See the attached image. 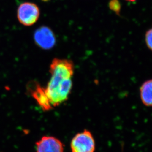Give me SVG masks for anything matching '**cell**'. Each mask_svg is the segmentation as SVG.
Listing matches in <instances>:
<instances>
[{"instance_id": "cell-6", "label": "cell", "mask_w": 152, "mask_h": 152, "mask_svg": "<svg viewBox=\"0 0 152 152\" xmlns=\"http://www.w3.org/2000/svg\"><path fill=\"white\" fill-rule=\"evenodd\" d=\"M31 94L39 105L45 111H50L53 107L45 92V88L41 86L39 84H35L31 91Z\"/></svg>"}, {"instance_id": "cell-2", "label": "cell", "mask_w": 152, "mask_h": 152, "mask_svg": "<svg viewBox=\"0 0 152 152\" xmlns=\"http://www.w3.org/2000/svg\"><path fill=\"white\" fill-rule=\"evenodd\" d=\"M40 15L39 7L31 2L21 4L17 10V18L20 23L25 26L34 25L38 20Z\"/></svg>"}, {"instance_id": "cell-10", "label": "cell", "mask_w": 152, "mask_h": 152, "mask_svg": "<svg viewBox=\"0 0 152 152\" xmlns=\"http://www.w3.org/2000/svg\"><path fill=\"white\" fill-rule=\"evenodd\" d=\"M126 1H136V0H126Z\"/></svg>"}, {"instance_id": "cell-3", "label": "cell", "mask_w": 152, "mask_h": 152, "mask_svg": "<svg viewBox=\"0 0 152 152\" xmlns=\"http://www.w3.org/2000/svg\"><path fill=\"white\" fill-rule=\"evenodd\" d=\"M72 152H94L95 142L89 130H83L75 135L70 143Z\"/></svg>"}, {"instance_id": "cell-9", "label": "cell", "mask_w": 152, "mask_h": 152, "mask_svg": "<svg viewBox=\"0 0 152 152\" xmlns=\"http://www.w3.org/2000/svg\"><path fill=\"white\" fill-rule=\"evenodd\" d=\"M145 39L147 47L152 51V27L147 31Z\"/></svg>"}, {"instance_id": "cell-8", "label": "cell", "mask_w": 152, "mask_h": 152, "mask_svg": "<svg viewBox=\"0 0 152 152\" xmlns=\"http://www.w3.org/2000/svg\"><path fill=\"white\" fill-rule=\"evenodd\" d=\"M109 7L111 10L115 12L117 15H120L121 5L118 0H111L109 3Z\"/></svg>"}, {"instance_id": "cell-4", "label": "cell", "mask_w": 152, "mask_h": 152, "mask_svg": "<svg viewBox=\"0 0 152 152\" xmlns=\"http://www.w3.org/2000/svg\"><path fill=\"white\" fill-rule=\"evenodd\" d=\"M34 39L36 45L45 50L53 48L56 43L54 33L48 27L42 26L38 28L34 33Z\"/></svg>"}, {"instance_id": "cell-7", "label": "cell", "mask_w": 152, "mask_h": 152, "mask_svg": "<svg viewBox=\"0 0 152 152\" xmlns=\"http://www.w3.org/2000/svg\"><path fill=\"white\" fill-rule=\"evenodd\" d=\"M142 102L146 106H152V79L144 82L140 88Z\"/></svg>"}, {"instance_id": "cell-1", "label": "cell", "mask_w": 152, "mask_h": 152, "mask_svg": "<svg viewBox=\"0 0 152 152\" xmlns=\"http://www.w3.org/2000/svg\"><path fill=\"white\" fill-rule=\"evenodd\" d=\"M51 77L45 92L53 107L67 100L73 86L74 65L70 60L55 58L50 65Z\"/></svg>"}, {"instance_id": "cell-5", "label": "cell", "mask_w": 152, "mask_h": 152, "mask_svg": "<svg viewBox=\"0 0 152 152\" xmlns=\"http://www.w3.org/2000/svg\"><path fill=\"white\" fill-rule=\"evenodd\" d=\"M36 152H63L62 142L57 138L45 136L36 143Z\"/></svg>"}]
</instances>
